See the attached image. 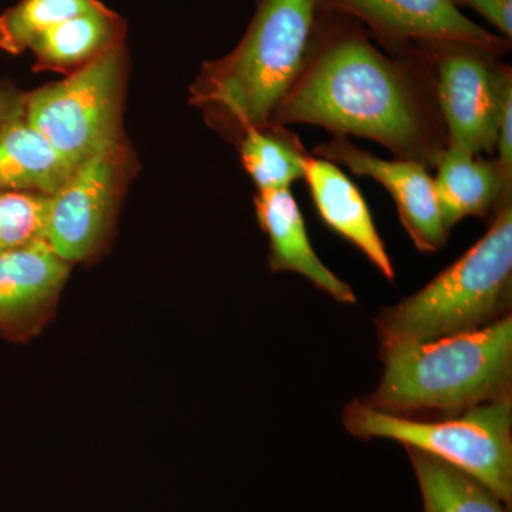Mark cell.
Instances as JSON below:
<instances>
[{
  "label": "cell",
  "mask_w": 512,
  "mask_h": 512,
  "mask_svg": "<svg viewBox=\"0 0 512 512\" xmlns=\"http://www.w3.org/2000/svg\"><path fill=\"white\" fill-rule=\"evenodd\" d=\"M308 124L376 141L399 160L436 168L447 137L429 57L390 56L357 30L322 32L271 123Z\"/></svg>",
  "instance_id": "cell-1"
},
{
  "label": "cell",
  "mask_w": 512,
  "mask_h": 512,
  "mask_svg": "<svg viewBox=\"0 0 512 512\" xmlns=\"http://www.w3.org/2000/svg\"><path fill=\"white\" fill-rule=\"evenodd\" d=\"M322 0H258L239 45L205 63L191 86V103L211 126L235 140L271 123L311 57L320 32Z\"/></svg>",
  "instance_id": "cell-2"
},
{
  "label": "cell",
  "mask_w": 512,
  "mask_h": 512,
  "mask_svg": "<svg viewBox=\"0 0 512 512\" xmlns=\"http://www.w3.org/2000/svg\"><path fill=\"white\" fill-rule=\"evenodd\" d=\"M382 376L362 399L410 419L454 416L512 393V316L426 342L380 345Z\"/></svg>",
  "instance_id": "cell-3"
},
{
  "label": "cell",
  "mask_w": 512,
  "mask_h": 512,
  "mask_svg": "<svg viewBox=\"0 0 512 512\" xmlns=\"http://www.w3.org/2000/svg\"><path fill=\"white\" fill-rule=\"evenodd\" d=\"M512 201L466 254L375 318L380 345L426 342L484 328L511 313Z\"/></svg>",
  "instance_id": "cell-4"
},
{
  "label": "cell",
  "mask_w": 512,
  "mask_h": 512,
  "mask_svg": "<svg viewBox=\"0 0 512 512\" xmlns=\"http://www.w3.org/2000/svg\"><path fill=\"white\" fill-rule=\"evenodd\" d=\"M343 426L357 439L393 440L439 458L512 505V393L437 419L394 416L356 399Z\"/></svg>",
  "instance_id": "cell-5"
},
{
  "label": "cell",
  "mask_w": 512,
  "mask_h": 512,
  "mask_svg": "<svg viewBox=\"0 0 512 512\" xmlns=\"http://www.w3.org/2000/svg\"><path fill=\"white\" fill-rule=\"evenodd\" d=\"M124 76L126 50L121 40L62 82L25 96L23 117L67 160L79 165L120 143Z\"/></svg>",
  "instance_id": "cell-6"
},
{
  "label": "cell",
  "mask_w": 512,
  "mask_h": 512,
  "mask_svg": "<svg viewBox=\"0 0 512 512\" xmlns=\"http://www.w3.org/2000/svg\"><path fill=\"white\" fill-rule=\"evenodd\" d=\"M419 49L433 67L447 147L495 154L501 111L512 96L511 67L500 55L461 43H421Z\"/></svg>",
  "instance_id": "cell-7"
},
{
  "label": "cell",
  "mask_w": 512,
  "mask_h": 512,
  "mask_svg": "<svg viewBox=\"0 0 512 512\" xmlns=\"http://www.w3.org/2000/svg\"><path fill=\"white\" fill-rule=\"evenodd\" d=\"M126 161L120 141L77 165L50 195L45 239L67 264L90 261L106 247Z\"/></svg>",
  "instance_id": "cell-8"
},
{
  "label": "cell",
  "mask_w": 512,
  "mask_h": 512,
  "mask_svg": "<svg viewBox=\"0 0 512 512\" xmlns=\"http://www.w3.org/2000/svg\"><path fill=\"white\" fill-rule=\"evenodd\" d=\"M313 156L345 165L353 174L382 184L396 202L400 221L420 252L440 251L450 231L444 227L434 178L429 168L410 160L383 158L355 146L346 136H333L319 144Z\"/></svg>",
  "instance_id": "cell-9"
},
{
  "label": "cell",
  "mask_w": 512,
  "mask_h": 512,
  "mask_svg": "<svg viewBox=\"0 0 512 512\" xmlns=\"http://www.w3.org/2000/svg\"><path fill=\"white\" fill-rule=\"evenodd\" d=\"M323 5L365 22L380 39L407 42L461 43L507 52L508 42L461 13L454 0H322Z\"/></svg>",
  "instance_id": "cell-10"
},
{
  "label": "cell",
  "mask_w": 512,
  "mask_h": 512,
  "mask_svg": "<svg viewBox=\"0 0 512 512\" xmlns=\"http://www.w3.org/2000/svg\"><path fill=\"white\" fill-rule=\"evenodd\" d=\"M69 272L46 239L0 254V339L36 338L55 316Z\"/></svg>",
  "instance_id": "cell-11"
},
{
  "label": "cell",
  "mask_w": 512,
  "mask_h": 512,
  "mask_svg": "<svg viewBox=\"0 0 512 512\" xmlns=\"http://www.w3.org/2000/svg\"><path fill=\"white\" fill-rule=\"evenodd\" d=\"M254 205L259 227L268 235L271 272L301 275L336 302L355 305L357 296L352 286L333 274L313 249L291 190L258 191Z\"/></svg>",
  "instance_id": "cell-12"
},
{
  "label": "cell",
  "mask_w": 512,
  "mask_h": 512,
  "mask_svg": "<svg viewBox=\"0 0 512 512\" xmlns=\"http://www.w3.org/2000/svg\"><path fill=\"white\" fill-rule=\"evenodd\" d=\"M436 170L434 187L447 231L468 217L494 218L512 201V170L497 158H481L446 147Z\"/></svg>",
  "instance_id": "cell-13"
},
{
  "label": "cell",
  "mask_w": 512,
  "mask_h": 512,
  "mask_svg": "<svg viewBox=\"0 0 512 512\" xmlns=\"http://www.w3.org/2000/svg\"><path fill=\"white\" fill-rule=\"evenodd\" d=\"M303 180L308 184L322 221L362 251L384 278L394 282L396 269L392 258L387 254L362 192L348 175L338 165L311 156Z\"/></svg>",
  "instance_id": "cell-14"
},
{
  "label": "cell",
  "mask_w": 512,
  "mask_h": 512,
  "mask_svg": "<svg viewBox=\"0 0 512 512\" xmlns=\"http://www.w3.org/2000/svg\"><path fill=\"white\" fill-rule=\"evenodd\" d=\"M76 167L30 126L23 110L0 124V190L52 195Z\"/></svg>",
  "instance_id": "cell-15"
},
{
  "label": "cell",
  "mask_w": 512,
  "mask_h": 512,
  "mask_svg": "<svg viewBox=\"0 0 512 512\" xmlns=\"http://www.w3.org/2000/svg\"><path fill=\"white\" fill-rule=\"evenodd\" d=\"M124 40V23L117 13L100 6L64 20L33 43L37 70L73 73Z\"/></svg>",
  "instance_id": "cell-16"
},
{
  "label": "cell",
  "mask_w": 512,
  "mask_h": 512,
  "mask_svg": "<svg viewBox=\"0 0 512 512\" xmlns=\"http://www.w3.org/2000/svg\"><path fill=\"white\" fill-rule=\"evenodd\" d=\"M419 484L423 512H511L476 478L412 447H404Z\"/></svg>",
  "instance_id": "cell-17"
},
{
  "label": "cell",
  "mask_w": 512,
  "mask_h": 512,
  "mask_svg": "<svg viewBox=\"0 0 512 512\" xmlns=\"http://www.w3.org/2000/svg\"><path fill=\"white\" fill-rule=\"evenodd\" d=\"M238 147L242 165L258 191L289 190L303 180L311 158L299 137L278 124L248 128L238 138Z\"/></svg>",
  "instance_id": "cell-18"
},
{
  "label": "cell",
  "mask_w": 512,
  "mask_h": 512,
  "mask_svg": "<svg viewBox=\"0 0 512 512\" xmlns=\"http://www.w3.org/2000/svg\"><path fill=\"white\" fill-rule=\"evenodd\" d=\"M100 5L99 0H20L0 15V49L20 55L47 30Z\"/></svg>",
  "instance_id": "cell-19"
},
{
  "label": "cell",
  "mask_w": 512,
  "mask_h": 512,
  "mask_svg": "<svg viewBox=\"0 0 512 512\" xmlns=\"http://www.w3.org/2000/svg\"><path fill=\"white\" fill-rule=\"evenodd\" d=\"M49 197L0 190V254L45 239Z\"/></svg>",
  "instance_id": "cell-20"
},
{
  "label": "cell",
  "mask_w": 512,
  "mask_h": 512,
  "mask_svg": "<svg viewBox=\"0 0 512 512\" xmlns=\"http://www.w3.org/2000/svg\"><path fill=\"white\" fill-rule=\"evenodd\" d=\"M456 5L468 6L480 13L500 30L504 39L512 37V0H454Z\"/></svg>",
  "instance_id": "cell-21"
},
{
  "label": "cell",
  "mask_w": 512,
  "mask_h": 512,
  "mask_svg": "<svg viewBox=\"0 0 512 512\" xmlns=\"http://www.w3.org/2000/svg\"><path fill=\"white\" fill-rule=\"evenodd\" d=\"M23 101L25 96L22 94L9 87L0 86V124L20 113L23 110Z\"/></svg>",
  "instance_id": "cell-22"
}]
</instances>
